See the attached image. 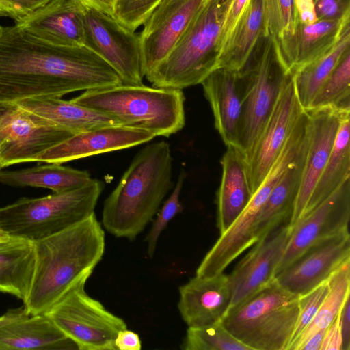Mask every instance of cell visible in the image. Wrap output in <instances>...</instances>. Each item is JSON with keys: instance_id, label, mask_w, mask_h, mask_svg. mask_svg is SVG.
<instances>
[{"instance_id": "obj_45", "label": "cell", "mask_w": 350, "mask_h": 350, "mask_svg": "<svg viewBox=\"0 0 350 350\" xmlns=\"http://www.w3.org/2000/svg\"><path fill=\"white\" fill-rule=\"evenodd\" d=\"M84 7L96 9L113 16L116 0H77Z\"/></svg>"}, {"instance_id": "obj_36", "label": "cell", "mask_w": 350, "mask_h": 350, "mask_svg": "<svg viewBox=\"0 0 350 350\" xmlns=\"http://www.w3.org/2000/svg\"><path fill=\"white\" fill-rule=\"evenodd\" d=\"M185 178V173L182 171L172 193L157 213V218L145 239L148 244L147 253L150 258H152L155 252L159 237L163 230L170 220L183 210L179 197Z\"/></svg>"}, {"instance_id": "obj_19", "label": "cell", "mask_w": 350, "mask_h": 350, "mask_svg": "<svg viewBox=\"0 0 350 350\" xmlns=\"http://www.w3.org/2000/svg\"><path fill=\"white\" fill-rule=\"evenodd\" d=\"M16 24L57 46H85V7L77 0H51Z\"/></svg>"}, {"instance_id": "obj_3", "label": "cell", "mask_w": 350, "mask_h": 350, "mask_svg": "<svg viewBox=\"0 0 350 350\" xmlns=\"http://www.w3.org/2000/svg\"><path fill=\"white\" fill-rule=\"evenodd\" d=\"M172 176L169 144L161 141L144 147L105 200L104 228L116 237L135 239L157 213L172 189Z\"/></svg>"}, {"instance_id": "obj_26", "label": "cell", "mask_w": 350, "mask_h": 350, "mask_svg": "<svg viewBox=\"0 0 350 350\" xmlns=\"http://www.w3.org/2000/svg\"><path fill=\"white\" fill-rule=\"evenodd\" d=\"M35 260L33 242L11 237L0 240V292L25 302L31 285Z\"/></svg>"}, {"instance_id": "obj_32", "label": "cell", "mask_w": 350, "mask_h": 350, "mask_svg": "<svg viewBox=\"0 0 350 350\" xmlns=\"http://www.w3.org/2000/svg\"><path fill=\"white\" fill-rule=\"evenodd\" d=\"M327 284L328 292L316 315L288 350H299L308 338L319 330L327 329L338 316L345 299L350 295V260L333 272Z\"/></svg>"}, {"instance_id": "obj_24", "label": "cell", "mask_w": 350, "mask_h": 350, "mask_svg": "<svg viewBox=\"0 0 350 350\" xmlns=\"http://www.w3.org/2000/svg\"><path fill=\"white\" fill-rule=\"evenodd\" d=\"M16 103L23 109L74 133L122 125L112 116L59 97L30 98Z\"/></svg>"}, {"instance_id": "obj_42", "label": "cell", "mask_w": 350, "mask_h": 350, "mask_svg": "<svg viewBox=\"0 0 350 350\" xmlns=\"http://www.w3.org/2000/svg\"><path fill=\"white\" fill-rule=\"evenodd\" d=\"M342 338L341 350H350V295L345 299L339 313Z\"/></svg>"}, {"instance_id": "obj_27", "label": "cell", "mask_w": 350, "mask_h": 350, "mask_svg": "<svg viewBox=\"0 0 350 350\" xmlns=\"http://www.w3.org/2000/svg\"><path fill=\"white\" fill-rule=\"evenodd\" d=\"M350 16L339 21L317 20L308 25H297L285 62L292 73L327 53L336 43Z\"/></svg>"}, {"instance_id": "obj_23", "label": "cell", "mask_w": 350, "mask_h": 350, "mask_svg": "<svg viewBox=\"0 0 350 350\" xmlns=\"http://www.w3.org/2000/svg\"><path fill=\"white\" fill-rule=\"evenodd\" d=\"M221 160L222 174L217 193V225L224 232L250 202V191L243 152L235 146H226Z\"/></svg>"}, {"instance_id": "obj_48", "label": "cell", "mask_w": 350, "mask_h": 350, "mask_svg": "<svg viewBox=\"0 0 350 350\" xmlns=\"http://www.w3.org/2000/svg\"><path fill=\"white\" fill-rule=\"evenodd\" d=\"M3 167H4V165H3V163H2V161H1V158H0V170H1L2 168H3Z\"/></svg>"}, {"instance_id": "obj_21", "label": "cell", "mask_w": 350, "mask_h": 350, "mask_svg": "<svg viewBox=\"0 0 350 350\" xmlns=\"http://www.w3.org/2000/svg\"><path fill=\"white\" fill-rule=\"evenodd\" d=\"M232 299L228 275H196L179 287L178 309L188 327L221 321Z\"/></svg>"}, {"instance_id": "obj_11", "label": "cell", "mask_w": 350, "mask_h": 350, "mask_svg": "<svg viewBox=\"0 0 350 350\" xmlns=\"http://www.w3.org/2000/svg\"><path fill=\"white\" fill-rule=\"evenodd\" d=\"M85 46L103 58L122 83L142 85L145 76L139 33L120 24L113 16L85 7Z\"/></svg>"}, {"instance_id": "obj_47", "label": "cell", "mask_w": 350, "mask_h": 350, "mask_svg": "<svg viewBox=\"0 0 350 350\" xmlns=\"http://www.w3.org/2000/svg\"><path fill=\"white\" fill-rule=\"evenodd\" d=\"M10 237L0 228V240L6 239Z\"/></svg>"}, {"instance_id": "obj_17", "label": "cell", "mask_w": 350, "mask_h": 350, "mask_svg": "<svg viewBox=\"0 0 350 350\" xmlns=\"http://www.w3.org/2000/svg\"><path fill=\"white\" fill-rule=\"evenodd\" d=\"M305 111L308 114L306 150L300 185L288 222L292 228L301 218L326 165L342 115L350 113L329 108Z\"/></svg>"}, {"instance_id": "obj_34", "label": "cell", "mask_w": 350, "mask_h": 350, "mask_svg": "<svg viewBox=\"0 0 350 350\" xmlns=\"http://www.w3.org/2000/svg\"><path fill=\"white\" fill-rule=\"evenodd\" d=\"M350 49L323 84L308 110L329 108L350 112Z\"/></svg>"}, {"instance_id": "obj_5", "label": "cell", "mask_w": 350, "mask_h": 350, "mask_svg": "<svg viewBox=\"0 0 350 350\" xmlns=\"http://www.w3.org/2000/svg\"><path fill=\"white\" fill-rule=\"evenodd\" d=\"M71 100L154 137H169L180 131L185 122V96L180 90L121 83L86 90Z\"/></svg>"}, {"instance_id": "obj_31", "label": "cell", "mask_w": 350, "mask_h": 350, "mask_svg": "<svg viewBox=\"0 0 350 350\" xmlns=\"http://www.w3.org/2000/svg\"><path fill=\"white\" fill-rule=\"evenodd\" d=\"M349 49L350 23H348L327 53L292 72L297 98L304 111L308 109L323 84Z\"/></svg>"}, {"instance_id": "obj_2", "label": "cell", "mask_w": 350, "mask_h": 350, "mask_svg": "<svg viewBox=\"0 0 350 350\" xmlns=\"http://www.w3.org/2000/svg\"><path fill=\"white\" fill-rule=\"evenodd\" d=\"M35 269L23 304L30 314L46 313L73 286L88 280L102 259L105 235L94 213L83 221L34 242Z\"/></svg>"}, {"instance_id": "obj_44", "label": "cell", "mask_w": 350, "mask_h": 350, "mask_svg": "<svg viewBox=\"0 0 350 350\" xmlns=\"http://www.w3.org/2000/svg\"><path fill=\"white\" fill-rule=\"evenodd\" d=\"M114 344L117 350H140L142 348L139 335L127 329L118 332Z\"/></svg>"}, {"instance_id": "obj_28", "label": "cell", "mask_w": 350, "mask_h": 350, "mask_svg": "<svg viewBox=\"0 0 350 350\" xmlns=\"http://www.w3.org/2000/svg\"><path fill=\"white\" fill-rule=\"evenodd\" d=\"M262 34L263 0H249L221 48L217 67L239 70Z\"/></svg>"}, {"instance_id": "obj_6", "label": "cell", "mask_w": 350, "mask_h": 350, "mask_svg": "<svg viewBox=\"0 0 350 350\" xmlns=\"http://www.w3.org/2000/svg\"><path fill=\"white\" fill-rule=\"evenodd\" d=\"M103 189V183L92 178L77 189L20 198L0 208V228L11 237L36 242L93 214Z\"/></svg>"}, {"instance_id": "obj_30", "label": "cell", "mask_w": 350, "mask_h": 350, "mask_svg": "<svg viewBox=\"0 0 350 350\" xmlns=\"http://www.w3.org/2000/svg\"><path fill=\"white\" fill-rule=\"evenodd\" d=\"M92 178L86 171L49 163L14 171H1L0 183L14 187H42L54 193L81 187Z\"/></svg>"}, {"instance_id": "obj_9", "label": "cell", "mask_w": 350, "mask_h": 350, "mask_svg": "<svg viewBox=\"0 0 350 350\" xmlns=\"http://www.w3.org/2000/svg\"><path fill=\"white\" fill-rule=\"evenodd\" d=\"M87 280L73 286L45 314L78 349L117 350L115 338L120 330L126 329V324L88 295Z\"/></svg>"}, {"instance_id": "obj_18", "label": "cell", "mask_w": 350, "mask_h": 350, "mask_svg": "<svg viewBox=\"0 0 350 350\" xmlns=\"http://www.w3.org/2000/svg\"><path fill=\"white\" fill-rule=\"evenodd\" d=\"M76 344L45 314H30L25 305L0 316V350H73Z\"/></svg>"}, {"instance_id": "obj_38", "label": "cell", "mask_w": 350, "mask_h": 350, "mask_svg": "<svg viewBox=\"0 0 350 350\" xmlns=\"http://www.w3.org/2000/svg\"><path fill=\"white\" fill-rule=\"evenodd\" d=\"M328 292L327 280L299 297V314L295 331L288 347L312 321Z\"/></svg>"}, {"instance_id": "obj_41", "label": "cell", "mask_w": 350, "mask_h": 350, "mask_svg": "<svg viewBox=\"0 0 350 350\" xmlns=\"http://www.w3.org/2000/svg\"><path fill=\"white\" fill-rule=\"evenodd\" d=\"M249 0H233L228 12L221 36V50ZM221 52V51H220Z\"/></svg>"}, {"instance_id": "obj_37", "label": "cell", "mask_w": 350, "mask_h": 350, "mask_svg": "<svg viewBox=\"0 0 350 350\" xmlns=\"http://www.w3.org/2000/svg\"><path fill=\"white\" fill-rule=\"evenodd\" d=\"M161 0H116L113 16L128 29L135 31Z\"/></svg>"}, {"instance_id": "obj_10", "label": "cell", "mask_w": 350, "mask_h": 350, "mask_svg": "<svg viewBox=\"0 0 350 350\" xmlns=\"http://www.w3.org/2000/svg\"><path fill=\"white\" fill-rule=\"evenodd\" d=\"M74 134L17 103L0 101V158L4 167L36 162L46 150Z\"/></svg>"}, {"instance_id": "obj_46", "label": "cell", "mask_w": 350, "mask_h": 350, "mask_svg": "<svg viewBox=\"0 0 350 350\" xmlns=\"http://www.w3.org/2000/svg\"><path fill=\"white\" fill-rule=\"evenodd\" d=\"M326 329L319 330L311 335L300 347L299 350H321Z\"/></svg>"}, {"instance_id": "obj_1", "label": "cell", "mask_w": 350, "mask_h": 350, "mask_svg": "<svg viewBox=\"0 0 350 350\" xmlns=\"http://www.w3.org/2000/svg\"><path fill=\"white\" fill-rule=\"evenodd\" d=\"M116 71L86 46H57L15 24L0 29V101L59 97L121 84Z\"/></svg>"}, {"instance_id": "obj_13", "label": "cell", "mask_w": 350, "mask_h": 350, "mask_svg": "<svg viewBox=\"0 0 350 350\" xmlns=\"http://www.w3.org/2000/svg\"><path fill=\"white\" fill-rule=\"evenodd\" d=\"M349 260L350 234L347 229L311 245L274 279L287 291L300 296L325 282Z\"/></svg>"}, {"instance_id": "obj_22", "label": "cell", "mask_w": 350, "mask_h": 350, "mask_svg": "<svg viewBox=\"0 0 350 350\" xmlns=\"http://www.w3.org/2000/svg\"><path fill=\"white\" fill-rule=\"evenodd\" d=\"M200 84L224 143L239 148L243 93L238 70L217 67Z\"/></svg>"}, {"instance_id": "obj_29", "label": "cell", "mask_w": 350, "mask_h": 350, "mask_svg": "<svg viewBox=\"0 0 350 350\" xmlns=\"http://www.w3.org/2000/svg\"><path fill=\"white\" fill-rule=\"evenodd\" d=\"M349 136L350 113H346L340 119L329 157L301 217L325 201L346 179L350 177Z\"/></svg>"}, {"instance_id": "obj_7", "label": "cell", "mask_w": 350, "mask_h": 350, "mask_svg": "<svg viewBox=\"0 0 350 350\" xmlns=\"http://www.w3.org/2000/svg\"><path fill=\"white\" fill-rule=\"evenodd\" d=\"M299 297L273 280L239 306L221 323L252 350H288L299 314Z\"/></svg>"}, {"instance_id": "obj_40", "label": "cell", "mask_w": 350, "mask_h": 350, "mask_svg": "<svg viewBox=\"0 0 350 350\" xmlns=\"http://www.w3.org/2000/svg\"><path fill=\"white\" fill-rule=\"evenodd\" d=\"M51 0H0V16L15 22L29 14Z\"/></svg>"}, {"instance_id": "obj_14", "label": "cell", "mask_w": 350, "mask_h": 350, "mask_svg": "<svg viewBox=\"0 0 350 350\" xmlns=\"http://www.w3.org/2000/svg\"><path fill=\"white\" fill-rule=\"evenodd\" d=\"M293 228L283 224L257 241L228 275L232 309L269 284L286 249Z\"/></svg>"}, {"instance_id": "obj_49", "label": "cell", "mask_w": 350, "mask_h": 350, "mask_svg": "<svg viewBox=\"0 0 350 350\" xmlns=\"http://www.w3.org/2000/svg\"><path fill=\"white\" fill-rule=\"evenodd\" d=\"M1 26L0 25V29H1Z\"/></svg>"}, {"instance_id": "obj_8", "label": "cell", "mask_w": 350, "mask_h": 350, "mask_svg": "<svg viewBox=\"0 0 350 350\" xmlns=\"http://www.w3.org/2000/svg\"><path fill=\"white\" fill-rule=\"evenodd\" d=\"M243 93L239 148L247 159L291 72L273 40L262 34L238 70Z\"/></svg>"}, {"instance_id": "obj_16", "label": "cell", "mask_w": 350, "mask_h": 350, "mask_svg": "<svg viewBox=\"0 0 350 350\" xmlns=\"http://www.w3.org/2000/svg\"><path fill=\"white\" fill-rule=\"evenodd\" d=\"M349 219L350 177L293 227L275 275L315 242L349 229Z\"/></svg>"}, {"instance_id": "obj_43", "label": "cell", "mask_w": 350, "mask_h": 350, "mask_svg": "<svg viewBox=\"0 0 350 350\" xmlns=\"http://www.w3.org/2000/svg\"><path fill=\"white\" fill-rule=\"evenodd\" d=\"M342 338L339 314L327 328L321 350H341Z\"/></svg>"}, {"instance_id": "obj_4", "label": "cell", "mask_w": 350, "mask_h": 350, "mask_svg": "<svg viewBox=\"0 0 350 350\" xmlns=\"http://www.w3.org/2000/svg\"><path fill=\"white\" fill-rule=\"evenodd\" d=\"M233 0H206L168 55L146 75L152 87L183 90L217 67L224 24Z\"/></svg>"}, {"instance_id": "obj_35", "label": "cell", "mask_w": 350, "mask_h": 350, "mask_svg": "<svg viewBox=\"0 0 350 350\" xmlns=\"http://www.w3.org/2000/svg\"><path fill=\"white\" fill-rule=\"evenodd\" d=\"M180 348L183 350H252L230 333L221 321L201 327H188Z\"/></svg>"}, {"instance_id": "obj_12", "label": "cell", "mask_w": 350, "mask_h": 350, "mask_svg": "<svg viewBox=\"0 0 350 350\" xmlns=\"http://www.w3.org/2000/svg\"><path fill=\"white\" fill-rule=\"evenodd\" d=\"M304 111L297 98L291 74L246 159L247 181L252 195L275 161Z\"/></svg>"}, {"instance_id": "obj_39", "label": "cell", "mask_w": 350, "mask_h": 350, "mask_svg": "<svg viewBox=\"0 0 350 350\" xmlns=\"http://www.w3.org/2000/svg\"><path fill=\"white\" fill-rule=\"evenodd\" d=\"M318 20L339 21L350 16V0H314Z\"/></svg>"}, {"instance_id": "obj_20", "label": "cell", "mask_w": 350, "mask_h": 350, "mask_svg": "<svg viewBox=\"0 0 350 350\" xmlns=\"http://www.w3.org/2000/svg\"><path fill=\"white\" fill-rule=\"evenodd\" d=\"M154 137L148 131L123 125L100 127L74 134L46 150L37 161L62 164L137 146Z\"/></svg>"}, {"instance_id": "obj_33", "label": "cell", "mask_w": 350, "mask_h": 350, "mask_svg": "<svg viewBox=\"0 0 350 350\" xmlns=\"http://www.w3.org/2000/svg\"><path fill=\"white\" fill-rule=\"evenodd\" d=\"M263 14L265 35L273 40L285 65L296 25L294 1L263 0Z\"/></svg>"}, {"instance_id": "obj_25", "label": "cell", "mask_w": 350, "mask_h": 350, "mask_svg": "<svg viewBox=\"0 0 350 350\" xmlns=\"http://www.w3.org/2000/svg\"><path fill=\"white\" fill-rule=\"evenodd\" d=\"M306 144L307 137L297 158L275 184L261 208L255 229L256 241L278 226L289 222L300 185Z\"/></svg>"}, {"instance_id": "obj_15", "label": "cell", "mask_w": 350, "mask_h": 350, "mask_svg": "<svg viewBox=\"0 0 350 350\" xmlns=\"http://www.w3.org/2000/svg\"><path fill=\"white\" fill-rule=\"evenodd\" d=\"M206 0H161L142 25L145 77L173 49Z\"/></svg>"}]
</instances>
